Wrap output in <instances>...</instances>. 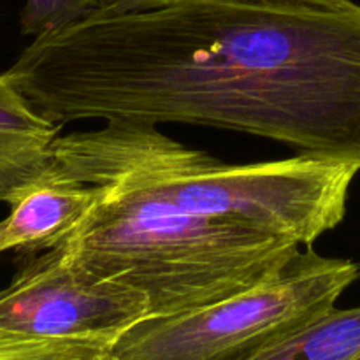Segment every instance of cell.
<instances>
[{
  "instance_id": "ba28073f",
  "label": "cell",
  "mask_w": 360,
  "mask_h": 360,
  "mask_svg": "<svg viewBox=\"0 0 360 360\" xmlns=\"http://www.w3.org/2000/svg\"><path fill=\"white\" fill-rule=\"evenodd\" d=\"M248 360H360V306H334Z\"/></svg>"
},
{
  "instance_id": "5b68a950",
  "label": "cell",
  "mask_w": 360,
  "mask_h": 360,
  "mask_svg": "<svg viewBox=\"0 0 360 360\" xmlns=\"http://www.w3.org/2000/svg\"><path fill=\"white\" fill-rule=\"evenodd\" d=\"M0 288V327L41 340L91 341L115 347L150 319L143 292L70 262L60 248L27 253Z\"/></svg>"
},
{
  "instance_id": "9c48e42d",
  "label": "cell",
  "mask_w": 360,
  "mask_h": 360,
  "mask_svg": "<svg viewBox=\"0 0 360 360\" xmlns=\"http://www.w3.org/2000/svg\"><path fill=\"white\" fill-rule=\"evenodd\" d=\"M0 360H116V355L111 345L41 340L0 327Z\"/></svg>"
},
{
  "instance_id": "8992f818",
  "label": "cell",
  "mask_w": 360,
  "mask_h": 360,
  "mask_svg": "<svg viewBox=\"0 0 360 360\" xmlns=\"http://www.w3.org/2000/svg\"><path fill=\"white\" fill-rule=\"evenodd\" d=\"M97 197L90 183L55 171L32 186L0 221V255L56 248L79 225Z\"/></svg>"
},
{
  "instance_id": "8fae6325",
  "label": "cell",
  "mask_w": 360,
  "mask_h": 360,
  "mask_svg": "<svg viewBox=\"0 0 360 360\" xmlns=\"http://www.w3.org/2000/svg\"><path fill=\"white\" fill-rule=\"evenodd\" d=\"M176 0H115L112 7L104 13H130V11L155 9V7L167 6Z\"/></svg>"
},
{
  "instance_id": "7a4b0ae2",
  "label": "cell",
  "mask_w": 360,
  "mask_h": 360,
  "mask_svg": "<svg viewBox=\"0 0 360 360\" xmlns=\"http://www.w3.org/2000/svg\"><path fill=\"white\" fill-rule=\"evenodd\" d=\"M56 169L97 188L88 213L56 248L76 266L143 292L150 319L192 311L246 290L302 248L186 213L118 172Z\"/></svg>"
},
{
  "instance_id": "3957f363",
  "label": "cell",
  "mask_w": 360,
  "mask_h": 360,
  "mask_svg": "<svg viewBox=\"0 0 360 360\" xmlns=\"http://www.w3.org/2000/svg\"><path fill=\"white\" fill-rule=\"evenodd\" d=\"M56 167H97L129 176L195 217L311 246L347 214L360 165L297 153L225 164L178 143L157 125L111 120L60 136Z\"/></svg>"
},
{
  "instance_id": "6da1fadb",
  "label": "cell",
  "mask_w": 360,
  "mask_h": 360,
  "mask_svg": "<svg viewBox=\"0 0 360 360\" xmlns=\"http://www.w3.org/2000/svg\"><path fill=\"white\" fill-rule=\"evenodd\" d=\"M6 76L56 125L217 127L360 165V6L176 0L37 35Z\"/></svg>"
},
{
  "instance_id": "30bf717a",
  "label": "cell",
  "mask_w": 360,
  "mask_h": 360,
  "mask_svg": "<svg viewBox=\"0 0 360 360\" xmlns=\"http://www.w3.org/2000/svg\"><path fill=\"white\" fill-rule=\"evenodd\" d=\"M112 4L115 0H27L21 11V32L37 37L109 11Z\"/></svg>"
},
{
  "instance_id": "277c9868",
  "label": "cell",
  "mask_w": 360,
  "mask_h": 360,
  "mask_svg": "<svg viewBox=\"0 0 360 360\" xmlns=\"http://www.w3.org/2000/svg\"><path fill=\"white\" fill-rule=\"evenodd\" d=\"M359 278L354 260L301 248L246 290L137 323L115 345L116 360H248L333 309Z\"/></svg>"
},
{
  "instance_id": "7c38bea8",
  "label": "cell",
  "mask_w": 360,
  "mask_h": 360,
  "mask_svg": "<svg viewBox=\"0 0 360 360\" xmlns=\"http://www.w3.org/2000/svg\"><path fill=\"white\" fill-rule=\"evenodd\" d=\"M302 2H323V0H302Z\"/></svg>"
},
{
  "instance_id": "52a82bcc",
  "label": "cell",
  "mask_w": 360,
  "mask_h": 360,
  "mask_svg": "<svg viewBox=\"0 0 360 360\" xmlns=\"http://www.w3.org/2000/svg\"><path fill=\"white\" fill-rule=\"evenodd\" d=\"M60 130L0 74V202L11 206L55 171Z\"/></svg>"
}]
</instances>
